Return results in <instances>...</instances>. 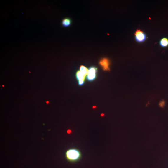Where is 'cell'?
<instances>
[{
  "instance_id": "obj_2",
  "label": "cell",
  "mask_w": 168,
  "mask_h": 168,
  "mask_svg": "<svg viewBox=\"0 0 168 168\" xmlns=\"http://www.w3.org/2000/svg\"><path fill=\"white\" fill-rule=\"evenodd\" d=\"M135 38L136 42L139 43H142L146 40L147 38V36L146 34L143 31L140 29H137L134 33Z\"/></svg>"
},
{
  "instance_id": "obj_4",
  "label": "cell",
  "mask_w": 168,
  "mask_h": 168,
  "mask_svg": "<svg viewBox=\"0 0 168 168\" xmlns=\"http://www.w3.org/2000/svg\"><path fill=\"white\" fill-rule=\"evenodd\" d=\"M99 64L102 67L104 70L109 71L110 70V61L108 59L104 58L101 60L99 62Z\"/></svg>"
},
{
  "instance_id": "obj_3",
  "label": "cell",
  "mask_w": 168,
  "mask_h": 168,
  "mask_svg": "<svg viewBox=\"0 0 168 168\" xmlns=\"http://www.w3.org/2000/svg\"><path fill=\"white\" fill-rule=\"evenodd\" d=\"M97 69L96 67H91L89 69V72L87 75V80L90 81L93 80L96 78Z\"/></svg>"
},
{
  "instance_id": "obj_7",
  "label": "cell",
  "mask_w": 168,
  "mask_h": 168,
  "mask_svg": "<svg viewBox=\"0 0 168 168\" xmlns=\"http://www.w3.org/2000/svg\"><path fill=\"white\" fill-rule=\"evenodd\" d=\"M80 70L82 73L85 76L88 75L89 70L85 66L83 65L81 66L80 67Z\"/></svg>"
},
{
  "instance_id": "obj_6",
  "label": "cell",
  "mask_w": 168,
  "mask_h": 168,
  "mask_svg": "<svg viewBox=\"0 0 168 168\" xmlns=\"http://www.w3.org/2000/svg\"><path fill=\"white\" fill-rule=\"evenodd\" d=\"M71 24V21L69 18L64 19L62 22V24L65 27H68Z\"/></svg>"
},
{
  "instance_id": "obj_8",
  "label": "cell",
  "mask_w": 168,
  "mask_h": 168,
  "mask_svg": "<svg viewBox=\"0 0 168 168\" xmlns=\"http://www.w3.org/2000/svg\"><path fill=\"white\" fill-rule=\"evenodd\" d=\"M85 76L80 71H78L76 73V77L78 80H84L85 79Z\"/></svg>"
},
{
  "instance_id": "obj_5",
  "label": "cell",
  "mask_w": 168,
  "mask_h": 168,
  "mask_svg": "<svg viewBox=\"0 0 168 168\" xmlns=\"http://www.w3.org/2000/svg\"><path fill=\"white\" fill-rule=\"evenodd\" d=\"M159 45L162 48L168 47V38L167 37L162 38L159 41Z\"/></svg>"
},
{
  "instance_id": "obj_1",
  "label": "cell",
  "mask_w": 168,
  "mask_h": 168,
  "mask_svg": "<svg viewBox=\"0 0 168 168\" xmlns=\"http://www.w3.org/2000/svg\"><path fill=\"white\" fill-rule=\"evenodd\" d=\"M66 159L71 162H75L79 161L82 157V154L78 149L72 148L67 150L65 153Z\"/></svg>"
},
{
  "instance_id": "obj_10",
  "label": "cell",
  "mask_w": 168,
  "mask_h": 168,
  "mask_svg": "<svg viewBox=\"0 0 168 168\" xmlns=\"http://www.w3.org/2000/svg\"><path fill=\"white\" fill-rule=\"evenodd\" d=\"M47 104H48L49 103V101H47Z\"/></svg>"
},
{
  "instance_id": "obj_9",
  "label": "cell",
  "mask_w": 168,
  "mask_h": 168,
  "mask_svg": "<svg viewBox=\"0 0 168 168\" xmlns=\"http://www.w3.org/2000/svg\"><path fill=\"white\" fill-rule=\"evenodd\" d=\"M84 83V80H80L78 81V84L80 85H82Z\"/></svg>"
}]
</instances>
